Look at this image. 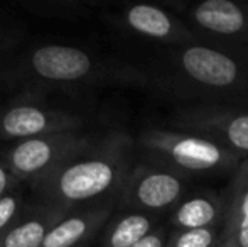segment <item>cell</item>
Returning a JSON list of instances; mask_svg holds the SVG:
<instances>
[{
    "mask_svg": "<svg viewBox=\"0 0 248 247\" xmlns=\"http://www.w3.org/2000/svg\"><path fill=\"white\" fill-rule=\"evenodd\" d=\"M88 117L47 103L43 92H17L0 103V144L64 131H85Z\"/></svg>",
    "mask_w": 248,
    "mask_h": 247,
    "instance_id": "obj_6",
    "label": "cell"
},
{
    "mask_svg": "<svg viewBox=\"0 0 248 247\" xmlns=\"http://www.w3.org/2000/svg\"><path fill=\"white\" fill-rule=\"evenodd\" d=\"M17 186H24V185H20L16 180V176L10 173L5 159L0 154V197H3V195L9 193V191L16 190Z\"/></svg>",
    "mask_w": 248,
    "mask_h": 247,
    "instance_id": "obj_20",
    "label": "cell"
},
{
    "mask_svg": "<svg viewBox=\"0 0 248 247\" xmlns=\"http://www.w3.org/2000/svg\"><path fill=\"white\" fill-rule=\"evenodd\" d=\"M31 200H32V195L27 186H17L16 190L0 197V237L16 224Z\"/></svg>",
    "mask_w": 248,
    "mask_h": 247,
    "instance_id": "obj_18",
    "label": "cell"
},
{
    "mask_svg": "<svg viewBox=\"0 0 248 247\" xmlns=\"http://www.w3.org/2000/svg\"><path fill=\"white\" fill-rule=\"evenodd\" d=\"M117 210L115 203L69 210L47 234L43 247H90Z\"/></svg>",
    "mask_w": 248,
    "mask_h": 247,
    "instance_id": "obj_11",
    "label": "cell"
},
{
    "mask_svg": "<svg viewBox=\"0 0 248 247\" xmlns=\"http://www.w3.org/2000/svg\"><path fill=\"white\" fill-rule=\"evenodd\" d=\"M137 156L167 168L186 180L235 175L245 161L236 154L201 135L169 127H147L135 137Z\"/></svg>",
    "mask_w": 248,
    "mask_h": 247,
    "instance_id": "obj_4",
    "label": "cell"
},
{
    "mask_svg": "<svg viewBox=\"0 0 248 247\" xmlns=\"http://www.w3.org/2000/svg\"><path fill=\"white\" fill-rule=\"evenodd\" d=\"M166 127L201 135L248 158L247 103H189L169 115Z\"/></svg>",
    "mask_w": 248,
    "mask_h": 247,
    "instance_id": "obj_7",
    "label": "cell"
},
{
    "mask_svg": "<svg viewBox=\"0 0 248 247\" xmlns=\"http://www.w3.org/2000/svg\"><path fill=\"white\" fill-rule=\"evenodd\" d=\"M149 88L189 103H247L248 51L193 43L157 49L140 65Z\"/></svg>",
    "mask_w": 248,
    "mask_h": 247,
    "instance_id": "obj_2",
    "label": "cell"
},
{
    "mask_svg": "<svg viewBox=\"0 0 248 247\" xmlns=\"http://www.w3.org/2000/svg\"><path fill=\"white\" fill-rule=\"evenodd\" d=\"M68 212L32 197L24 214L0 237V247H43L47 234Z\"/></svg>",
    "mask_w": 248,
    "mask_h": 247,
    "instance_id": "obj_12",
    "label": "cell"
},
{
    "mask_svg": "<svg viewBox=\"0 0 248 247\" xmlns=\"http://www.w3.org/2000/svg\"><path fill=\"white\" fill-rule=\"evenodd\" d=\"M103 20L115 31L157 49L201 43L194 31L167 7L152 3H127L113 10H103Z\"/></svg>",
    "mask_w": 248,
    "mask_h": 247,
    "instance_id": "obj_8",
    "label": "cell"
},
{
    "mask_svg": "<svg viewBox=\"0 0 248 247\" xmlns=\"http://www.w3.org/2000/svg\"><path fill=\"white\" fill-rule=\"evenodd\" d=\"M12 7L41 19L79 22L92 19L98 9H103L95 0H19L12 2Z\"/></svg>",
    "mask_w": 248,
    "mask_h": 247,
    "instance_id": "obj_16",
    "label": "cell"
},
{
    "mask_svg": "<svg viewBox=\"0 0 248 247\" xmlns=\"http://www.w3.org/2000/svg\"><path fill=\"white\" fill-rule=\"evenodd\" d=\"M27 43L24 22L12 10L0 5V66L16 56Z\"/></svg>",
    "mask_w": 248,
    "mask_h": 247,
    "instance_id": "obj_17",
    "label": "cell"
},
{
    "mask_svg": "<svg viewBox=\"0 0 248 247\" xmlns=\"http://www.w3.org/2000/svg\"><path fill=\"white\" fill-rule=\"evenodd\" d=\"M160 227L159 215L142 212H117L100 232L98 247H134Z\"/></svg>",
    "mask_w": 248,
    "mask_h": 247,
    "instance_id": "obj_15",
    "label": "cell"
},
{
    "mask_svg": "<svg viewBox=\"0 0 248 247\" xmlns=\"http://www.w3.org/2000/svg\"><path fill=\"white\" fill-rule=\"evenodd\" d=\"M189 180L137 156L117 200V212L162 215L187 197Z\"/></svg>",
    "mask_w": 248,
    "mask_h": 247,
    "instance_id": "obj_10",
    "label": "cell"
},
{
    "mask_svg": "<svg viewBox=\"0 0 248 247\" xmlns=\"http://www.w3.org/2000/svg\"><path fill=\"white\" fill-rule=\"evenodd\" d=\"M98 132L64 131L0 144V154L20 185L31 188L56 168L78 154L96 139Z\"/></svg>",
    "mask_w": 248,
    "mask_h": 247,
    "instance_id": "obj_5",
    "label": "cell"
},
{
    "mask_svg": "<svg viewBox=\"0 0 248 247\" xmlns=\"http://www.w3.org/2000/svg\"><path fill=\"white\" fill-rule=\"evenodd\" d=\"M221 229H191L169 234L166 247H218Z\"/></svg>",
    "mask_w": 248,
    "mask_h": 247,
    "instance_id": "obj_19",
    "label": "cell"
},
{
    "mask_svg": "<svg viewBox=\"0 0 248 247\" xmlns=\"http://www.w3.org/2000/svg\"><path fill=\"white\" fill-rule=\"evenodd\" d=\"M0 86L17 92L61 90L68 93L98 88H149L144 68L64 41H29L0 66Z\"/></svg>",
    "mask_w": 248,
    "mask_h": 247,
    "instance_id": "obj_1",
    "label": "cell"
},
{
    "mask_svg": "<svg viewBox=\"0 0 248 247\" xmlns=\"http://www.w3.org/2000/svg\"><path fill=\"white\" fill-rule=\"evenodd\" d=\"M228 207L218 247H248V158L226 188Z\"/></svg>",
    "mask_w": 248,
    "mask_h": 247,
    "instance_id": "obj_14",
    "label": "cell"
},
{
    "mask_svg": "<svg viewBox=\"0 0 248 247\" xmlns=\"http://www.w3.org/2000/svg\"><path fill=\"white\" fill-rule=\"evenodd\" d=\"M176 12L202 43L248 51V0L174 2Z\"/></svg>",
    "mask_w": 248,
    "mask_h": 247,
    "instance_id": "obj_9",
    "label": "cell"
},
{
    "mask_svg": "<svg viewBox=\"0 0 248 247\" xmlns=\"http://www.w3.org/2000/svg\"><path fill=\"white\" fill-rule=\"evenodd\" d=\"M169 234L170 232L167 231L164 225H160L159 229H155L152 234H149L147 237H144L134 247H166L167 239H169Z\"/></svg>",
    "mask_w": 248,
    "mask_h": 247,
    "instance_id": "obj_21",
    "label": "cell"
},
{
    "mask_svg": "<svg viewBox=\"0 0 248 247\" xmlns=\"http://www.w3.org/2000/svg\"><path fill=\"white\" fill-rule=\"evenodd\" d=\"M137 161L132 135L120 131L98 132L83 151L29 188L37 200L66 210L115 203Z\"/></svg>",
    "mask_w": 248,
    "mask_h": 247,
    "instance_id": "obj_3",
    "label": "cell"
},
{
    "mask_svg": "<svg viewBox=\"0 0 248 247\" xmlns=\"http://www.w3.org/2000/svg\"><path fill=\"white\" fill-rule=\"evenodd\" d=\"M228 195L226 190L202 191L186 197L172 212L169 224L174 231H191V229H221L226 217Z\"/></svg>",
    "mask_w": 248,
    "mask_h": 247,
    "instance_id": "obj_13",
    "label": "cell"
}]
</instances>
